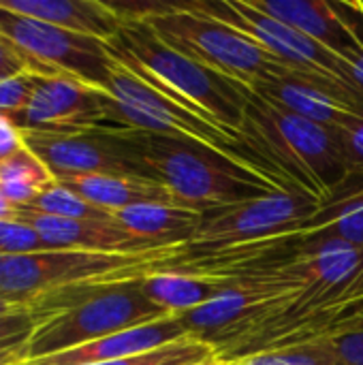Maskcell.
<instances>
[{
	"mask_svg": "<svg viewBox=\"0 0 363 365\" xmlns=\"http://www.w3.org/2000/svg\"><path fill=\"white\" fill-rule=\"evenodd\" d=\"M242 135L248 150L291 190L321 205L334 201L349 184V163L334 128L289 113L252 90Z\"/></svg>",
	"mask_w": 363,
	"mask_h": 365,
	"instance_id": "obj_1",
	"label": "cell"
},
{
	"mask_svg": "<svg viewBox=\"0 0 363 365\" xmlns=\"http://www.w3.org/2000/svg\"><path fill=\"white\" fill-rule=\"evenodd\" d=\"M107 45L120 66L205 120L242 135L248 88L175 51L145 21H126Z\"/></svg>",
	"mask_w": 363,
	"mask_h": 365,
	"instance_id": "obj_2",
	"label": "cell"
},
{
	"mask_svg": "<svg viewBox=\"0 0 363 365\" xmlns=\"http://www.w3.org/2000/svg\"><path fill=\"white\" fill-rule=\"evenodd\" d=\"M143 150L152 180L160 182L178 205L201 214L276 192H293L276 178L193 141L143 133Z\"/></svg>",
	"mask_w": 363,
	"mask_h": 365,
	"instance_id": "obj_3",
	"label": "cell"
},
{
	"mask_svg": "<svg viewBox=\"0 0 363 365\" xmlns=\"http://www.w3.org/2000/svg\"><path fill=\"white\" fill-rule=\"evenodd\" d=\"M182 250L184 246H169L143 255L41 250L0 257V297L28 312L36 299L73 287L141 280L165 269Z\"/></svg>",
	"mask_w": 363,
	"mask_h": 365,
	"instance_id": "obj_4",
	"label": "cell"
},
{
	"mask_svg": "<svg viewBox=\"0 0 363 365\" xmlns=\"http://www.w3.org/2000/svg\"><path fill=\"white\" fill-rule=\"evenodd\" d=\"M143 21L175 51L248 90L291 73L285 62L250 36L188 9L184 2H150Z\"/></svg>",
	"mask_w": 363,
	"mask_h": 365,
	"instance_id": "obj_5",
	"label": "cell"
},
{
	"mask_svg": "<svg viewBox=\"0 0 363 365\" xmlns=\"http://www.w3.org/2000/svg\"><path fill=\"white\" fill-rule=\"evenodd\" d=\"M107 94L111 96V103H113V115L122 126L143 130L150 135H160V137H171V139H182V141L205 145L248 169L267 173L276 178L278 182H282L263 160H259L248 150L244 135L227 130L205 120L190 107L152 88L150 83H145L143 79H139L137 75H133L118 62L111 73Z\"/></svg>",
	"mask_w": 363,
	"mask_h": 365,
	"instance_id": "obj_6",
	"label": "cell"
},
{
	"mask_svg": "<svg viewBox=\"0 0 363 365\" xmlns=\"http://www.w3.org/2000/svg\"><path fill=\"white\" fill-rule=\"evenodd\" d=\"M141 280L109 284L83 304L41 323L24 346V359L34 361L51 357L94 340L173 317L143 295Z\"/></svg>",
	"mask_w": 363,
	"mask_h": 365,
	"instance_id": "obj_7",
	"label": "cell"
},
{
	"mask_svg": "<svg viewBox=\"0 0 363 365\" xmlns=\"http://www.w3.org/2000/svg\"><path fill=\"white\" fill-rule=\"evenodd\" d=\"M0 36L15 45L43 77H73L90 88L107 92L116 60L101 38L77 34L0 6Z\"/></svg>",
	"mask_w": 363,
	"mask_h": 365,
	"instance_id": "obj_8",
	"label": "cell"
},
{
	"mask_svg": "<svg viewBox=\"0 0 363 365\" xmlns=\"http://www.w3.org/2000/svg\"><path fill=\"white\" fill-rule=\"evenodd\" d=\"M21 135L26 145L49 167L56 180L77 175H137L152 180L141 130L118 128L77 135Z\"/></svg>",
	"mask_w": 363,
	"mask_h": 365,
	"instance_id": "obj_9",
	"label": "cell"
},
{
	"mask_svg": "<svg viewBox=\"0 0 363 365\" xmlns=\"http://www.w3.org/2000/svg\"><path fill=\"white\" fill-rule=\"evenodd\" d=\"M184 4L250 36L263 49L285 62L293 73L353 81L349 60L340 58L325 45L287 26L285 21L261 13L248 0H193Z\"/></svg>",
	"mask_w": 363,
	"mask_h": 365,
	"instance_id": "obj_10",
	"label": "cell"
},
{
	"mask_svg": "<svg viewBox=\"0 0 363 365\" xmlns=\"http://www.w3.org/2000/svg\"><path fill=\"white\" fill-rule=\"evenodd\" d=\"M321 203L300 192H276L231 207L203 214V222L188 240V250L246 246L300 231Z\"/></svg>",
	"mask_w": 363,
	"mask_h": 365,
	"instance_id": "obj_11",
	"label": "cell"
},
{
	"mask_svg": "<svg viewBox=\"0 0 363 365\" xmlns=\"http://www.w3.org/2000/svg\"><path fill=\"white\" fill-rule=\"evenodd\" d=\"M21 133L77 135L88 130H118L111 96L73 77H43L26 111L13 122Z\"/></svg>",
	"mask_w": 363,
	"mask_h": 365,
	"instance_id": "obj_12",
	"label": "cell"
},
{
	"mask_svg": "<svg viewBox=\"0 0 363 365\" xmlns=\"http://www.w3.org/2000/svg\"><path fill=\"white\" fill-rule=\"evenodd\" d=\"M30 225L47 246V250H79V252H105V255H143L169 246H158L154 242L141 240L120 227L118 222H96V220H68L36 214L32 210L19 207L17 218ZM184 246V244H175Z\"/></svg>",
	"mask_w": 363,
	"mask_h": 365,
	"instance_id": "obj_13",
	"label": "cell"
},
{
	"mask_svg": "<svg viewBox=\"0 0 363 365\" xmlns=\"http://www.w3.org/2000/svg\"><path fill=\"white\" fill-rule=\"evenodd\" d=\"M193 336L180 317H167L141 327H133L101 340H94L90 344L77 346L66 353H58L51 357L24 361L21 365H96L116 361V359H128L135 355H143L150 351H156L165 344H171L180 338Z\"/></svg>",
	"mask_w": 363,
	"mask_h": 365,
	"instance_id": "obj_14",
	"label": "cell"
},
{
	"mask_svg": "<svg viewBox=\"0 0 363 365\" xmlns=\"http://www.w3.org/2000/svg\"><path fill=\"white\" fill-rule=\"evenodd\" d=\"M261 13L285 21L302 34L353 62L362 45L336 11L332 0H248Z\"/></svg>",
	"mask_w": 363,
	"mask_h": 365,
	"instance_id": "obj_15",
	"label": "cell"
},
{
	"mask_svg": "<svg viewBox=\"0 0 363 365\" xmlns=\"http://www.w3.org/2000/svg\"><path fill=\"white\" fill-rule=\"evenodd\" d=\"M0 6L105 43L116 38L124 26L109 2L101 0H0Z\"/></svg>",
	"mask_w": 363,
	"mask_h": 365,
	"instance_id": "obj_16",
	"label": "cell"
},
{
	"mask_svg": "<svg viewBox=\"0 0 363 365\" xmlns=\"http://www.w3.org/2000/svg\"><path fill=\"white\" fill-rule=\"evenodd\" d=\"M252 92L267 98L270 103L278 105L280 109L289 113H295L304 120L317 122L327 128H338L349 118L357 115L355 111H351L349 107L338 103L334 96L319 90L317 86H312L310 81H306L293 71L289 75L265 81Z\"/></svg>",
	"mask_w": 363,
	"mask_h": 365,
	"instance_id": "obj_17",
	"label": "cell"
},
{
	"mask_svg": "<svg viewBox=\"0 0 363 365\" xmlns=\"http://www.w3.org/2000/svg\"><path fill=\"white\" fill-rule=\"evenodd\" d=\"M92 205L111 214L141 203H175L171 192L156 180L137 175H77L58 180ZM178 205V203H175Z\"/></svg>",
	"mask_w": 363,
	"mask_h": 365,
	"instance_id": "obj_18",
	"label": "cell"
},
{
	"mask_svg": "<svg viewBox=\"0 0 363 365\" xmlns=\"http://www.w3.org/2000/svg\"><path fill=\"white\" fill-rule=\"evenodd\" d=\"M113 216L120 227L158 246H186L203 222L201 212L175 203H141L120 210Z\"/></svg>",
	"mask_w": 363,
	"mask_h": 365,
	"instance_id": "obj_19",
	"label": "cell"
},
{
	"mask_svg": "<svg viewBox=\"0 0 363 365\" xmlns=\"http://www.w3.org/2000/svg\"><path fill=\"white\" fill-rule=\"evenodd\" d=\"M229 284V280L216 276H203L182 269H160L141 280V291L165 312L182 317L214 299Z\"/></svg>",
	"mask_w": 363,
	"mask_h": 365,
	"instance_id": "obj_20",
	"label": "cell"
},
{
	"mask_svg": "<svg viewBox=\"0 0 363 365\" xmlns=\"http://www.w3.org/2000/svg\"><path fill=\"white\" fill-rule=\"evenodd\" d=\"M325 242H344L363 248V188L342 192L327 205H321L297 231L300 250Z\"/></svg>",
	"mask_w": 363,
	"mask_h": 365,
	"instance_id": "obj_21",
	"label": "cell"
},
{
	"mask_svg": "<svg viewBox=\"0 0 363 365\" xmlns=\"http://www.w3.org/2000/svg\"><path fill=\"white\" fill-rule=\"evenodd\" d=\"M53 182L56 178L49 167L28 145L0 163V188L17 210L30 207L32 201Z\"/></svg>",
	"mask_w": 363,
	"mask_h": 365,
	"instance_id": "obj_22",
	"label": "cell"
},
{
	"mask_svg": "<svg viewBox=\"0 0 363 365\" xmlns=\"http://www.w3.org/2000/svg\"><path fill=\"white\" fill-rule=\"evenodd\" d=\"M36 214H45V216H56V218H68V220H96V222H118L116 216L107 210H101L96 205H92L90 201H86L83 197H79L77 192H73L71 188L62 186L58 180L45 188L30 207Z\"/></svg>",
	"mask_w": 363,
	"mask_h": 365,
	"instance_id": "obj_23",
	"label": "cell"
},
{
	"mask_svg": "<svg viewBox=\"0 0 363 365\" xmlns=\"http://www.w3.org/2000/svg\"><path fill=\"white\" fill-rule=\"evenodd\" d=\"M210 359H218L216 349L199 336H186L143 355L96 365H193Z\"/></svg>",
	"mask_w": 363,
	"mask_h": 365,
	"instance_id": "obj_24",
	"label": "cell"
},
{
	"mask_svg": "<svg viewBox=\"0 0 363 365\" xmlns=\"http://www.w3.org/2000/svg\"><path fill=\"white\" fill-rule=\"evenodd\" d=\"M317 365H363V327L300 346Z\"/></svg>",
	"mask_w": 363,
	"mask_h": 365,
	"instance_id": "obj_25",
	"label": "cell"
},
{
	"mask_svg": "<svg viewBox=\"0 0 363 365\" xmlns=\"http://www.w3.org/2000/svg\"><path fill=\"white\" fill-rule=\"evenodd\" d=\"M338 135V141L342 145L344 158L349 163V184L344 186L349 190H359L363 188V118L362 115H353L349 118L342 126L334 128ZM340 197V195H338Z\"/></svg>",
	"mask_w": 363,
	"mask_h": 365,
	"instance_id": "obj_26",
	"label": "cell"
},
{
	"mask_svg": "<svg viewBox=\"0 0 363 365\" xmlns=\"http://www.w3.org/2000/svg\"><path fill=\"white\" fill-rule=\"evenodd\" d=\"M36 73H21L6 81H0V118L15 122L32 101L36 88Z\"/></svg>",
	"mask_w": 363,
	"mask_h": 365,
	"instance_id": "obj_27",
	"label": "cell"
},
{
	"mask_svg": "<svg viewBox=\"0 0 363 365\" xmlns=\"http://www.w3.org/2000/svg\"><path fill=\"white\" fill-rule=\"evenodd\" d=\"M47 250L41 235L21 220H2L0 222V257L28 255Z\"/></svg>",
	"mask_w": 363,
	"mask_h": 365,
	"instance_id": "obj_28",
	"label": "cell"
},
{
	"mask_svg": "<svg viewBox=\"0 0 363 365\" xmlns=\"http://www.w3.org/2000/svg\"><path fill=\"white\" fill-rule=\"evenodd\" d=\"M36 327L39 323L30 312H17L0 319V353L24 349Z\"/></svg>",
	"mask_w": 363,
	"mask_h": 365,
	"instance_id": "obj_29",
	"label": "cell"
},
{
	"mask_svg": "<svg viewBox=\"0 0 363 365\" xmlns=\"http://www.w3.org/2000/svg\"><path fill=\"white\" fill-rule=\"evenodd\" d=\"M225 361V359H223ZM225 365H317L315 359L302 349H287V351H267L257 353L240 359H229Z\"/></svg>",
	"mask_w": 363,
	"mask_h": 365,
	"instance_id": "obj_30",
	"label": "cell"
},
{
	"mask_svg": "<svg viewBox=\"0 0 363 365\" xmlns=\"http://www.w3.org/2000/svg\"><path fill=\"white\" fill-rule=\"evenodd\" d=\"M28 71L32 73L30 62L26 60V56L15 45H11L6 38L0 36V81H6L11 77L28 73Z\"/></svg>",
	"mask_w": 363,
	"mask_h": 365,
	"instance_id": "obj_31",
	"label": "cell"
},
{
	"mask_svg": "<svg viewBox=\"0 0 363 365\" xmlns=\"http://www.w3.org/2000/svg\"><path fill=\"white\" fill-rule=\"evenodd\" d=\"M26 145L21 130L6 118H0V163L17 154Z\"/></svg>",
	"mask_w": 363,
	"mask_h": 365,
	"instance_id": "obj_32",
	"label": "cell"
},
{
	"mask_svg": "<svg viewBox=\"0 0 363 365\" xmlns=\"http://www.w3.org/2000/svg\"><path fill=\"white\" fill-rule=\"evenodd\" d=\"M17 218V207L4 197L2 188H0V222L2 220H15Z\"/></svg>",
	"mask_w": 363,
	"mask_h": 365,
	"instance_id": "obj_33",
	"label": "cell"
},
{
	"mask_svg": "<svg viewBox=\"0 0 363 365\" xmlns=\"http://www.w3.org/2000/svg\"><path fill=\"white\" fill-rule=\"evenodd\" d=\"M24 359V349L17 351H9V353H0V365H21Z\"/></svg>",
	"mask_w": 363,
	"mask_h": 365,
	"instance_id": "obj_34",
	"label": "cell"
},
{
	"mask_svg": "<svg viewBox=\"0 0 363 365\" xmlns=\"http://www.w3.org/2000/svg\"><path fill=\"white\" fill-rule=\"evenodd\" d=\"M17 312H26V310L0 297V319H4V317H11V314H17Z\"/></svg>",
	"mask_w": 363,
	"mask_h": 365,
	"instance_id": "obj_35",
	"label": "cell"
},
{
	"mask_svg": "<svg viewBox=\"0 0 363 365\" xmlns=\"http://www.w3.org/2000/svg\"><path fill=\"white\" fill-rule=\"evenodd\" d=\"M193 365H225V361L218 357V359H210V361H201V364H193Z\"/></svg>",
	"mask_w": 363,
	"mask_h": 365,
	"instance_id": "obj_36",
	"label": "cell"
},
{
	"mask_svg": "<svg viewBox=\"0 0 363 365\" xmlns=\"http://www.w3.org/2000/svg\"><path fill=\"white\" fill-rule=\"evenodd\" d=\"M362 6H363V2H362Z\"/></svg>",
	"mask_w": 363,
	"mask_h": 365,
	"instance_id": "obj_37",
	"label": "cell"
}]
</instances>
